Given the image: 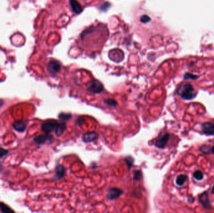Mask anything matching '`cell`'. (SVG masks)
I'll return each mask as SVG.
<instances>
[{"mask_svg":"<svg viewBox=\"0 0 214 213\" xmlns=\"http://www.w3.org/2000/svg\"><path fill=\"white\" fill-rule=\"evenodd\" d=\"M66 128V126L62 123H58L54 120H48L44 122L41 125V129L45 134H50L55 132L57 136H60Z\"/></svg>","mask_w":214,"mask_h":213,"instance_id":"1","label":"cell"},{"mask_svg":"<svg viewBox=\"0 0 214 213\" xmlns=\"http://www.w3.org/2000/svg\"><path fill=\"white\" fill-rule=\"evenodd\" d=\"M177 93L180 97L187 100H192L197 95V92L193 86L188 83L180 85L177 89Z\"/></svg>","mask_w":214,"mask_h":213,"instance_id":"2","label":"cell"},{"mask_svg":"<svg viewBox=\"0 0 214 213\" xmlns=\"http://www.w3.org/2000/svg\"><path fill=\"white\" fill-rule=\"evenodd\" d=\"M61 69V64L56 60L50 61L48 64V70L52 74H56Z\"/></svg>","mask_w":214,"mask_h":213,"instance_id":"3","label":"cell"},{"mask_svg":"<svg viewBox=\"0 0 214 213\" xmlns=\"http://www.w3.org/2000/svg\"><path fill=\"white\" fill-rule=\"evenodd\" d=\"M103 89L102 84L98 80L93 81L88 86V90L91 92H100Z\"/></svg>","mask_w":214,"mask_h":213,"instance_id":"4","label":"cell"},{"mask_svg":"<svg viewBox=\"0 0 214 213\" xmlns=\"http://www.w3.org/2000/svg\"><path fill=\"white\" fill-rule=\"evenodd\" d=\"M28 123L25 121H16L13 124V128L18 132L23 133L25 131L27 128Z\"/></svg>","mask_w":214,"mask_h":213,"instance_id":"5","label":"cell"},{"mask_svg":"<svg viewBox=\"0 0 214 213\" xmlns=\"http://www.w3.org/2000/svg\"><path fill=\"white\" fill-rule=\"evenodd\" d=\"M202 129L204 134L211 136L214 134V123H205L202 125Z\"/></svg>","mask_w":214,"mask_h":213,"instance_id":"6","label":"cell"},{"mask_svg":"<svg viewBox=\"0 0 214 213\" xmlns=\"http://www.w3.org/2000/svg\"><path fill=\"white\" fill-rule=\"evenodd\" d=\"M52 139V136L50 134H41L40 135L34 138V141L36 144L38 145H42L45 143L46 141H50Z\"/></svg>","mask_w":214,"mask_h":213,"instance_id":"7","label":"cell"},{"mask_svg":"<svg viewBox=\"0 0 214 213\" xmlns=\"http://www.w3.org/2000/svg\"><path fill=\"white\" fill-rule=\"evenodd\" d=\"M169 139V135L168 134H165L163 135L157 140L156 143V146L160 148H163L166 146V143H168Z\"/></svg>","mask_w":214,"mask_h":213,"instance_id":"8","label":"cell"},{"mask_svg":"<svg viewBox=\"0 0 214 213\" xmlns=\"http://www.w3.org/2000/svg\"><path fill=\"white\" fill-rule=\"evenodd\" d=\"M69 5L71 6V9L73 10V12L76 14H80L82 12L83 8L81 5L77 1V0H70Z\"/></svg>","mask_w":214,"mask_h":213,"instance_id":"9","label":"cell"},{"mask_svg":"<svg viewBox=\"0 0 214 213\" xmlns=\"http://www.w3.org/2000/svg\"><path fill=\"white\" fill-rule=\"evenodd\" d=\"M187 179V176L184 174H181L177 177L176 179V184L178 186H182L184 184L185 181Z\"/></svg>","mask_w":214,"mask_h":213,"instance_id":"10","label":"cell"},{"mask_svg":"<svg viewBox=\"0 0 214 213\" xmlns=\"http://www.w3.org/2000/svg\"><path fill=\"white\" fill-rule=\"evenodd\" d=\"M0 210H1L2 212H3L4 213H10V212H15L9 206H8L6 204H5L3 203H0Z\"/></svg>","mask_w":214,"mask_h":213,"instance_id":"11","label":"cell"},{"mask_svg":"<svg viewBox=\"0 0 214 213\" xmlns=\"http://www.w3.org/2000/svg\"><path fill=\"white\" fill-rule=\"evenodd\" d=\"M194 178L197 181H200L204 178L203 173L200 171H196L194 174Z\"/></svg>","mask_w":214,"mask_h":213,"instance_id":"12","label":"cell"},{"mask_svg":"<svg viewBox=\"0 0 214 213\" xmlns=\"http://www.w3.org/2000/svg\"><path fill=\"white\" fill-rule=\"evenodd\" d=\"M151 18L147 14H144V15H143L141 16L140 18V21L142 23H147L148 22H149L150 21Z\"/></svg>","mask_w":214,"mask_h":213,"instance_id":"13","label":"cell"},{"mask_svg":"<svg viewBox=\"0 0 214 213\" xmlns=\"http://www.w3.org/2000/svg\"><path fill=\"white\" fill-rule=\"evenodd\" d=\"M8 153H9L8 150H7L3 148L0 147V158L6 156Z\"/></svg>","mask_w":214,"mask_h":213,"instance_id":"14","label":"cell"},{"mask_svg":"<svg viewBox=\"0 0 214 213\" xmlns=\"http://www.w3.org/2000/svg\"><path fill=\"white\" fill-rule=\"evenodd\" d=\"M3 100H0V107L2 106H3Z\"/></svg>","mask_w":214,"mask_h":213,"instance_id":"15","label":"cell"},{"mask_svg":"<svg viewBox=\"0 0 214 213\" xmlns=\"http://www.w3.org/2000/svg\"><path fill=\"white\" fill-rule=\"evenodd\" d=\"M212 193L213 195H214V185H213V187H212Z\"/></svg>","mask_w":214,"mask_h":213,"instance_id":"16","label":"cell"},{"mask_svg":"<svg viewBox=\"0 0 214 213\" xmlns=\"http://www.w3.org/2000/svg\"><path fill=\"white\" fill-rule=\"evenodd\" d=\"M212 153L213 154H214V146L212 147Z\"/></svg>","mask_w":214,"mask_h":213,"instance_id":"17","label":"cell"}]
</instances>
